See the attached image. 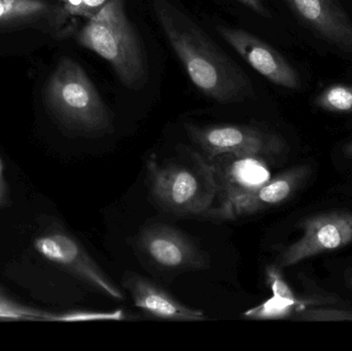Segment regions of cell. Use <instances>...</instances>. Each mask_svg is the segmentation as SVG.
<instances>
[{
    "label": "cell",
    "mask_w": 352,
    "mask_h": 351,
    "mask_svg": "<svg viewBox=\"0 0 352 351\" xmlns=\"http://www.w3.org/2000/svg\"><path fill=\"white\" fill-rule=\"evenodd\" d=\"M153 8L169 45L201 93L223 104L254 96L248 74L192 18L169 0H154Z\"/></svg>",
    "instance_id": "6da1fadb"
},
{
    "label": "cell",
    "mask_w": 352,
    "mask_h": 351,
    "mask_svg": "<svg viewBox=\"0 0 352 351\" xmlns=\"http://www.w3.org/2000/svg\"><path fill=\"white\" fill-rule=\"evenodd\" d=\"M78 41L107 60L126 88L140 90L148 82L146 51L126 12L125 0H107L80 29Z\"/></svg>",
    "instance_id": "7a4b0ae2"
},
{
    "label": "cell",
    "mask_w": 352,
    "mask_h": 351,
    "mask_svg": "<svg viewBox=\"0 0 352 351\" xmlns=\"http://www.w3.org/2000/svg\"><path fill=\"white\" fill-rule=\"evenodd\" d=\"M186 159L160 162L146 159L153 197L165 210L182 216L207 214L217 200L212 167L204 155L188 152Z\"/></svg>",
    "instance_id": "3957f363"
},
{
    "label": "cell",
    "mask_w": 352,
    "mask_h": 351,
    "mask_svg": "<svg viewBox=\"0 0 352 351\" xmlns=\"http://www.w3.org/2000/svg\"><path fill=\"white\" fill-rule=\"evenodd\" d=\"M45 99L64 124L86 133L113 128V115L82 66L72 58L60 60L47 80Z\"/></svg>",
    "instance_id": "277c9868"
},
{
    "label": "cell",
    "mask_w": 352,
    "mask_h": 351,
    "mask_svg": "<svg viewBox=\"0 0 352 351\" xmlns=\"http://www.w3.org/2000/svg\"><path fill=\"white\" fill-rule=\"evenodd\" d=\"M186 133L205 157L248 154L269 160L285 154L287 144L272 132L245 125L197 126L186 124Z\"/></svg>",
    "instance_id": "5b68a950"
},
{
    "label": "cell",
    "mask_w": 352,
    "mask_h": 351,
    "mask_svg": "<svg viewBox=\"0 0 352 351\" xmlns=\"http://www.w3.org/2000/svg\"><path fill=\"white\" fill-rule=\"evenodd\" d=\"M299 227L303 234L281 253L280 268L292 267L352 242V212L349 210L316 214L302 220Z\"/></svg>",
    "instance_id": "8992f818"
},
{
    "label": "cell",
    "mask_w": 352,
    "mask_h": 351,
    "mask_svg": "<svg viewBox=\"0 0 352 351\" xmlns=\"http://www.w3.org/2000/svg\"><path fill=\"white\" fill-rule=\"evenodd\" d=\"M34 247L45 259L69 270L101 294L113 300H123V292L69 235H45L36 239Z\"/></svg>",
    "instance_id": "52a82bcc"
},
{
    "label": "cell",
    "mask_w": 352,
    "mask_h": 351,
    "mask_svg": "<svg viewBox=\"0 0 352 351\" xmlns=\"http://www.w3.org/2000/svg\"><path fill=\"white\" fill-rule=\"evenodd\" d=\"M217 183L215 202L226 205L260 188L271 179L266 159L248 154H221L206 157Z\"/></svg>",
    "instance_id": "ba28073f"
},
{
    "label": "cell",
    "mask_w": 352,
    "mask_h": 351,
    "mask_svg": "<svg viewBox=\"0 0 352 351\" xmlns=\"http://www.w3.org/2000/svg\"><path fill=\"white\" fill-rule=\"evenodd\" d=\"M215 29L248 65L267 80L283 88H300L301 82L298 72L268 43L243 29L223 25H217Z\"/></svg>",
    "instance_id": "9c48e42d"
},
{
    "label": "cell",
    "mask_w": 352,
    "mask_h": 351,
    "mask_svg": "<svg viewBox=\"0 0 352 351\" xmlns=\"http://www.w3.org/2000/svg\"><path fill=\"white\" fill-rule=\"evenodd\" d=\"M308 172L309 169L304 165L293 167L269 179L254 191L226 205L211 208L206 216L219 220H235L279 205L287 201L299 190Z\"/></svg>",
    "instance_id": "30bf717a"
},
{
    "label": "cell",
    "mask_w": 352,
    "mask_h": 351,
    "mask_svg": "<svg viewBox=\"0 0 352 351\" xmlns=\"http://www.w3.org/2000/svg\"><path fill=\"white\" fill-rule=\"evenodd\" d=\"M140 245L146 255L164 269L202 268L205 261L192 241L166 225H153L142 231Z\"/></svg>",
    "instance_id": "8fae6325"
},
{
    "label": "cell",
    "mask_w": 352,
    "mask_h": 351,
    "mask_svg": "<svg viewBox=\"0 0 352 351\" xmlns=\"http://www.w3.org/2000/svg\"><path fill=\"white\" fill-rule=\"evenodd\" d=\"M304 25L352 54V22L339 0H285Z\"/></svg>",
    "instance_id": "7c38bea8"
},
{
    "label": "cell",
    "mask_w": 352,
    "mask_h": 351,
    "mask_svg": "<svg viewBox=\"0 0 352 351\" xmlns=\"http://www.w3.org/2000/svg\"><path fill=\"white\" fill-rule=\"evenodd\" d=\"M124 284L131 294L134 305L151 317L173 321L205 319L202 311L182 304L164 288L142 276L138 274L128 275L124 280Z\"/></svg>",
    "instance_id": "4fadbf2b"
},
{
    "label": "cell",
    "mask_w": 352,
    "mask_h": 351,
    "mask_svg": "<svg viewBox=\"0 0 352 351\" xmlns=\"http://www.w3.org/2000/svg\"><path fill=\"white\" fill-rule=\"evenodd\" d=\"M49 10L43 0H0V23L34 18Z\"/></svg>",
    "instance_id": "5bb4252c"
},
{
    "label": "cell",
    "mask_w": 352,
    "mask_h": 351,
    "mask_svg": "<svg viewBox=\"0 0 352 351\" xmlns=\"http://www.w3.org/2000/svg\"><path fill=\"white\" fill-rule=\"evenodd\" d=\"M300 302H292L279 297L273 296L272 298L265 301L258 306L248 309L243 313V317L248 319L256 321H270V319H285L293 317L294 313L299 311Z\"/></svg>",
    "instance_id": "9a60e30c"
},
{
    "label": "cell",
    "mask_w": 352,
    "mask_h": 351,
    "mask_svg": "<svg viewBox=\"0 0 352 351\" xmlns=\"http://www.w3.org/2000/svg\"><path fill=\"white\" fill-rule=\"evenodd\" d=\"M318 109L330 113H352V86L334 84L316 99Z\"/></svg>",
    "instance_id": "2e32d148"
},
{
    "label": "cell",
    "mask_w": 352,
    "mask_h": 351,
    "mask_svg": "<svg viewBox=\"0 0 352 351\" xmlns=\"http://www.w3.org/2000/svg\"><path fill=\"white\" fill-rule=\"evenodd\" d=\"M126 319L122 309L113 311H76L65 315H51L47 321H118Z\"/></svg>",
    "instance_id": "e0dca14e"
},
{
    "label": "cell",
    "mask_w": 352,
    "mask_h": 351,
    "mask_svg": "<svg viewBox=\"0 0 352 351\" xmlns=\"http://www.w3.org/2000/svg\"><path fill=\"white\" fill-rule=\"evenodd\" d=\"M266 282L269 288L272 291L273 296L279 297V298L285 299L292 302H299L293 291L283 278L279 266L272 265L266 268Z\"/></svg>",
    "instance_id": "ac0fdd59"
},
{
    "label": "cell",
    "mask_w": 352,
    "mask_h": 351,
    "mask_svg": "<svg viewBox=\"0 0 352 351\" xmlns=\"http://www.w3.org/2000/svg\"><path fill=\"white\" fill-rule=\"evenodd\" d=\"M51 315L39 313L34 309L26 308L6 300L0 296V319H49Z\"/></svg>",
    "instance_id": "d6986e66"
},
{
    "label": "cell",
    "mask_w": 352,
    "mask_h": 351,
    "mask_svg": "<svg viewBox=\"0 0 352 351\" xmlns=\"http://www.w3.org/2000/svg\"><path fill=\"white\" fill-rule=\"evenodd\" d=\"M297 317L298 319L308 321H352V311L335 310V309H310V310L298 311Z\"/></svg>",
    "instance_id": "ffe728a7"
},
{
    "label": "cell",
    "mask_w": 352,
    "mask_h": 351,
    "mask_svg": "<svg viewBox=\"0 0 352 351\" xmlns=\"http://www.w3.org/2000/svg\"><path fill=\"white\" fill-rule=\"evenodd\" d=\"M107 0H84L82 3V18L88 20L96 16L107 4Z\"/></svg>",
    "instance_id": "44dd1931"
},
{
    "label": "cell",
    "mask_w": 352,
    "mask_h": 351,
    "mask_svg": "<svg viewBox=\"0 0 352 351\" xmlns=\"http://www.w3.org/2000/svg\"><path fill=\"white\" fill-rule=\"evenodd\" d=\"M64 12L70 16H82L84 0H60Z\"/></svg>",
    "instance_id": "7402d4cb"
},
{
    "label": "cell",
    "mask_w": 352,
    "mask_h": 351,
    "mask_svg": "<svg viewBox=\"0 0 352 351\" xmlns=\"http://www.w3.org/2000/svg\"><path fill=\"white\" fill-rule=\"evenodd\" d=\"M237 1H239L240 3L248 6V8L254 10V12H256V14H261V16H270L268 10H267V8H265L264 2H263V0H237Z\"/></svg>",
    "instance_id": "603a6c76"
},
{
    "label": "cell",
    "mask_w": 352,
    "mask_h": 351,
    "mask_svg": "<svg viewBox=\"0 0 352 351\" xmlns=\"http://www.w3.org/2000/svg\"><path fill=\"white\" fill-rule=\"evenodd\" d=\"M8 202V189H6V181H4L3 166L0 160V207H3Z\"/></svg>",
    "instance_id": "cb8c5ba5"
},
{
    "label": "cell",
    "mask_w": 352,
    "mask_h": 351,
    "mask_svg": "<svg viewBox=\"0 0 352 351\" xmlns=\"http://www.w3.org/2000/svg\"><path fill=\"white\" fill-rule=\"evenodd\" d=\"M344 156L347 158H352V141L349 142L344 148Z\"/></svg>",
    "instance_id": "d4e9b609"
},
{
    "label": "cell",
    "mask_w": 352,
    "mask_h": 351,
    "mask_svg": "<svg viewBox=\"0 0 352 351\" xmlns=\"http://www.w3.org/2000/svg\"><path fill=\"white\" fill-rule=\"evenodd\" d=\"M349 284H351V286L352 288V274L351 275V278H349Z\"/></svg>",
    "instance_id": "484cf974"
}]
</instances>
